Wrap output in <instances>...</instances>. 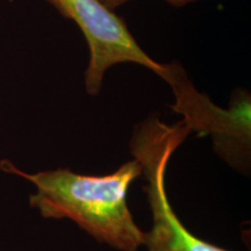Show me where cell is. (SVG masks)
<instances>
[{
  "mask_svg": "<svg viewBox=\"0 0 251 251\" xmlns=\"http://www.w3.org/2000/svg\"><path fill=\"white\" fill-rule=\"evenodd\" d=\"M0 169L35 185L29 205L42 218L70 220L97 242L119 251H139L146 244L147 231L135 222L127 200L130 185L142 174L136 159L105 176L61 168L27 174L8 159L0 162Z\"/></svg>",
  "mask_w": 251,
  "mask_h": 251,
  "instance_id": "1",
  "label": "cell"
},
{
  "mask_svg": "<svg viewBox=\"0 0 251 251\" xmlns=\"http://www.w3.org/2000/svg\"><path fill=\"white\" fill-rule=\"evenodd\" d=\"M190 134L183 121L169 126L152 114L136 126L131 136L130 152L142 168L141 177L146 179L144 193L152 218L144 244L147 251H230L191 233L169 201L166 169L174 152Z\"/></svg>",
  "mask_w": 251,
  "mask_h": 251,
  "instance_id": "2",
  "label": "cell"
},
{
  "mask_svg": "<svg viewBox=\"0 0 251 251\" xmlns=\"http://www.w3.org/2000/svg\"><path fill=\"white\" fill-rule=\"evenodd\" d=\"M159 77L171 87L176 98L171 108L183 115L181 121L191 133L211 135L216 153L230 164L242 166L249 163L251 100L248 91L237 89L231 96L230 107L224 109L194 87L179 62L163 64Z\"/></svg>",
  "mask_w": 251,
  "mask_h": 251,
  "instance_id": "3",
  "label": "cell"
},
{
  "mask_svg": "<svg viewBox=\"0 0 251 251\" xmlns=\"http://www.w3.org/2000/svg\"><path fill=\"white\" fill-rule=\"evenodd\" d=\"M46 1L63 18L74 21L85 37L90 58L84 78L89 96H98L106 72L121 63H135L161 76L162 63L156 62L141 48L124 19L100 0Z\"/></svg>",
  "mask_w": 251,
  "mask_h": 251,
  "instance_id": "4",
  "label": "cell"
},
{
  "mask_svg": "<svg viewBox=\"0 0 251 251\" xmlns=\"http://www.w3.org/2000/svg\"><path fill=\"white\" fill-rule=\"evenodd\" d=\"M100 1H101L105 6H107L108 8H111L114 11L115 8H118L122 5L127 4V2L131 1V0H100ZM165 1L169 2L171 6H174V7L179 8V7H184V6L191 4V2L196 1V0H165Z\"/></svg>",
  "mask_w": 251,
  "mask_h": 251,
  "instance_id": "5",
  "label": "cell"
}]
</instances>
